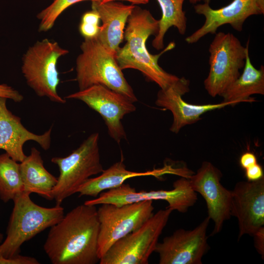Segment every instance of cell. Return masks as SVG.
<instances>
[{"mask_svg": "<svg viewBox=\"0 0 264 264\" xmlns=\"http://www.w3.org/2000/svg\"><path fill=\"white\" fill-rule=\"evenodd\" d=\"M99 228L96 205H78L50 227L44 251L53 264H97Z\"/></svg>", "mask_w": 264, "mask_h": 264, "instance_id": "1", "label": "cell"}, {"mask_svg": "<svg viewBox=\"0 0 264 264\" xmlns=\"http://www.w3.org/2000/svg\"><path fill=\"white\" fill-rule=\"evenodd\" d=\"M127 22L124 33L126 43L120 47L115 56L122 70H138L148 80L155 83L163 90L176 87L187 80L167 72L158 64L162 54L175 48L174 42L170 43L159 54L153 55L148 51L146 41L150 36H156L159 30V21L150 11L135 5Z\"/></svg>", "mask_w": 264, "mask_h": 264, "instance_id": "2", "label": "cell"}, {"mask_svg": "<svg viewBox=\"0 0 264 264\" xmlns=\"http://www.w3.org/2000/svg\"><path fill=\"white\" fill-rule=\"evenodd\" d=\"M30 195L23 191L13 199L6 237L0 244V255L6 258L19 254L24 242L58 223L65 215L61 204L43 207L34 202Z\"/></svg>", "mask_w": 264, "mask_h": 264, "instance_id": "3", "label": "cell"}, {"mask_svg": "<svg viewBox=\"0 0 264 264\" xmlns=\"http://www.w3.org/2000/svg\"><path fill=\"white\" fill-rule=\"evenodd\" d=\"M80 48L82 53L76 62V80L80 90L101 85L122 94L133 103L137 101L115 56L97 37L84 39Z\"/></svg>", "mask_w": 264, "mask_h": 264, "instance_id": "4", "label": "cell"}, {"mask_svg": "<svg viewBox=\"0 0 264 264\" xmlns=\"http://www.w3.org/2000/svg\"><path fill=\"white\" fill-rule=\"evenodd\" d=\"M98 132L90 134L80 146L67 156L54 157L51 161L59 170L57 182L52 191L56 204L77 192L90 176L104 170L100 161Z\"/></svg>", "mask_w": 264, "mask_h": 264, "instance_id": "5", "label": "cell"}, {"mask_svg": "<svg viewBox=\"0 0 264 264\" xmlns=\"http://www.w3.org/2000/svg\"><path fill=\"white\" fill-rule=\"evenodd\" d=\"M69 51L56 42L47 39L37 41L23 55L22 72L28 85L40 97L64 104L65 99L58 93L60 83L57 63Z\"/></svg>", "mask_w": 264, "mask_h": 264, "instance_id": "6", "label": "cell"}, {"mask_svg": "<svg viewBox=\"0 0 264 264\" xmlns=\"http://www.w3.org/2000/svg\"><path fill=\"white\" fill-rule=\"evenodd\" d=\"M249 43L248 40L244 47L232 33L215 34L209 48V72L204 81L205 89L210 96H220L239 77L245 64Z\"/></svg>", "mask_w": 264, "mask_h": 264, "instance_id": "7", "label": "cell"}, {"mask_svg": "<svg viewBox=\"0 0 264 264\" xmlns=\"http://www.w3.org/2000/svg\"><path fill=\"white\" fill-rule=\"evenodd\" d=\"M172 210L154 214L140 228L113 243L100 258V264H147Z\"/></svg>", "mask_w": 264, "mask_h": 264, "instance_id": "8", "label": "cell"}, {"mask_svg": "<svg viewBox=\"0 0 264 264\" xmlns=\"http://www.w3.org/2000/svg\"><path fill=\"white\" fill-rule=\"evenodd\" d=\"M153 200L122 205L102 204L97 209L100 258L116 241L140 228L153 214Z\"/></svg>", "mask_w": 264, "mask_h": 264, "instance_id": "9", "label": "cell"}, {"mask_svg": "<svg viewBox=\"0 0 264 264\" xmlns=\"http://www.w3.org/2000/svg\"><path fill=\"white\" fill-rule=\"evenodd\" d=\"M65 98L82 101L98 112L105 122L109 135L118 144L126 138L121 120L125 115L134 111L136 107L125 95L104 86L94 85Z\"/></svg>", "mask_w": 264, "mask_h": 264, "instance_id": "10", "label": "cell"}, {"mask_svg": "<svg viewBox=\"0 0 264 264\" xmlns=\"http://www.w3.org/2000/svg\"><path fill=\"white\" fill-rule=\"evenodd\" d=\"M171 190H156L137 192L129 184L121 185L101 193L96 198L86 201L87 205H96L113 204L122 205L145 200H163L169 204L168 208L172 211L185 212L190 206L193 193L189 184L185 180L178 179L173 183Z\"/></svg>", "mask_w": 264, "mask_h": 264, "instance_id": "11", "label": "cell"}, {"mask_svg": "<svg viewBox=\"0 0 264 264\" xmlns=\"http://www.w3.org/2000/svg\"><path fill=\"white\" fill-rule=\"evenodd\" d=\"M210 219L207 217L194 229H179L158 242L155 251L160 264H201L208 251L207 229Z\"/></svg>", "mask_w": 264, "mask_h": 264, "instance_id": "12", "label": "cell"}, {"mask_svg": "<svg viewBox=\"0 0 264 264\" xmlns=\"http://www.w3.org/2000/svg\"><path fill=\"white\" fill-rule=\"evenodd\" d=\"M222 174L208 161H204L195 175L189 178L191 188L206 201L208 217L214 223L212 235L221 230L225 221L231 217V191L220 183Z\"/></svg>", "mask_w": 264, "mask_h": 264, "instance_id": "13", "label": "cell"}, {"mask_svg": "<svg viewBox=\"0 0 264 264\" xmlns=\"http://www.w3.org/2000/svg\"><path fill=\"white\" fill-rule=\"evenodd\" d=\"M195 12L205 19L199 28L187 37L189 44L198 42L208 34L216 33L218 29L226 24L237 31H242L245 20L252 15L264 14V0H233L219 9H213L208 3H198L194 6Z\"/></svg>", "mask_w": 264, "mask_h": 264, "instance_id": "14", "label": "cell"}, {"mask_svg": "<svg viewBox=\"0 0 264 264\" xmlns=\"http://www.w3.org/2000/svg\"><path fill=\"white\" fill-rule=\"evenodd\" d=\"M231 216L239 226L238 240L252 236L264 225V177L255 181H239L231 191Z\"/></svg>", "mask_w": 264, "mask_h": 264, "instance_id": "15", "label": "cell"}, {"mask_svg": "<svg viewBox=\"0 0 264 264\" xmlns=\"http://www.w3.org/2000/svg\"><path fill=\"white\" fill-rule=\"evenodd\" d=\"M7 99L0 97V149L4 150L15 161L21 162L26 157L23 150L29 140L37 142L42 149H49L52 128L39 135L27 130L21 118L13 114L6 106Z\"/></svg>", "mask_w": 264, "mask_h": 264, "instance_id": "16", "label": "cell"}, {"mask_svg": "<svg viewBox=\"0 0 264 264\" xmlns=\"http://www.w3.org/2000/svg\"><path fill=\"white\" fill-rule=\"evenodd\" d=\"M190 81L166 89H160L157 93L155 104L170 110L173 115V122L170 131L178 133L183 127L199 121L201 116L209 111L220 109L228 106L235 105L231 102L219 104L195 105L186 102L182 96L189 91Z\"/></svg>", "mask_w": 264, "mask_h": 264, "instance_id": "17", "label": "cell"}, {"mask_svg": "<svg viewBox=\"0 0 264 264\" xmlns=\"http://www.w3.org/2000/svg\"><path fill=\"white\" fill-rule=\"evenodd\" d=\"M134 6L117 1L91 2V9L97 12L102 22L97 39L114 56L123 41L126 23Z\"/></svg>", "mask_w": 264, "mask_h": 264, "instance_id": "18", "label": "cell"}, {"mask_svg": "<svg viewBox=\"0 0 264 264\" xmlns=\"http://www.w3.org/2000/svg\"><path fill=\"white\" fill-rule=\"evenodd\" d=\"M166 174H174V168L170 165L161 169H154L143 172H133L127 170L123 160L114 163L96 177L89 178L78 189L79 197H97L102 192L115 188L124 183L128 179L143 176H160Z\"/></svg>", "mask_w": 264, "mask_h": 264, "instance_id": "19", "label": "cell"}, {"mask_svg": "<svg viewBox=\"0 0 264 264\" xmlns=\"http://www.w3.org/2000/svg\"><path fill=\"white\" fill-rule=\"evenodd\" d=\"M20 169L24 191L36 193L47 200L53 199L52 191L57 177L44 168L39 151L32 147L30 154L20 162Z\"/></svg>", "mask_w": 264, "mask_h": 264, "instance_id": "20", "label": "cell"}, {"mask_svg": "<svg viewBox=\"0 0 264 264\" xmlns=\"http://www.w3.org/2000/svg\"><path fill=\"white\" fill-rule=\"evenodd\" d=\"M242 74L229 85L220 94L223 102L235 105L242 102L255 101L253 94H264V66L257 69L252 65L249 51L246 53Z\"/></svg>", "mask_w": 264, "mask_h": 264, "instance_id": "21", "label": "cell"}, {"mask_svg": "<svg viewBox=\"0 0 264 264\" xmlns=\"http://www.w3.org/2000/svg\"><path fill=\"white\" fill-rule=\"evenodd\" d=\"M185 0H157L162 11L159 21V30L152 42L153 46L157 50L164 48V38L166 32L172 26L179 33L184 35L187 28V18L183 9Z\"/></svg>", "mask_w": 264, "mask_h": 264, "instance_id": "22", "label": "cell"}, {"mask_svg": "<svg viewBox=\"0 0 264 264\" xmlns=\"http://www.w3.org/2000/svg\"><path fill=\"white\" fill-rule=\"evenodd\" d=\"M24 191L20 163L5 153L0 154V198L6 203Z\"/></svg>", "mask_w": 264, "mask_h": 264, "instance_id": "23", "label": "cell"}, {"mask_svg": "<svg viewBox=\"0 0 264 264\" xmlns=\"http://www.w3.org/2000/svg\"><path fill=\"white\" fill-rule=\"evenodd\" d=\"M85 0L102 3L103 0H54L37 16L40 21L39 30L45 32L51 29L59 16L67 8L73 4Z\"/></svg>", "mask_w": 264, "mask_h": 264, "instance_id": "24", "label": "cell"}, {"mask_svg": "<svg viewBox=\"0 0 264 264\" xmlns=\"http://www.w3.org/2000/svg\"><path fill=\"white\" fill-rule=\"evenodd\" d=\"M100 21L99 15L93 9L84 13L79 25V31L84 39L97 37L100 29Z\"/></svg>", "mask_w": 264, "mask_h": 264, "instance_id": "25", "label": "cell"}, {"mask_svg": "<svg viewBox=\"0 0 264 264\" xmlns=\"http://www.w3.org/2000/svg\"><path fill=\"white\" fill-rule=\"evenodd\" d=\"M35 258L18 254L11 258H6L0 255V264H39Z\"/></svg>", "mask_w": 264, "mask_h": 264, "instance_id": "26", "label": "cell"}, {"mask_svg": "<svg viewBox=\"0 0 264 264\" xmlns=\"http://www.w3.org/2000/svg\"><path fill=\"white\" fill-rule=\"evenodd\" d=\"M0 97L11 99L15 102H21L23 99L18 91L6 84L0 85Z\"/></svg>", "mask_w": 264, "mask_h": 264, "instance_id": "27", "label": "cell"}, {"mask_svg": "<svg viewBox=\"0 0 264 264\" xmlns=\"http://www.w3.org/2000/svg\"><path fill=\"white\" fill-rule=\"evenodd\" d=\"M245 176L249 181H255L264 177L263 168L258 163L246 169Z\"/></svg>", "mask_w": 264, "mask_h": 264, "instance_id": "28", "label": "cell"}, {"mask_svg": "<svg viewBox=\"0 0 264 264\" xmlns=\"http://www.w3.org/2000/svg\"><path fill=\"white\" fill-rule=\"evenodd\" d=\"M254 246L264 259V226L260 228L252 236Z\"/></svg>", "mask_w": 264, "mask_h": 264, "instance_id": "29", "label": "cell"}, {"mask_svg": "<svg viewBox=\"0 0 264 264\" xmlns=\"http://www.w3.org/2000/svg\"><path fill=\"white\" fill-rule=\"evenodd\" d=\"M257 163L258 161L256 155L250 152L243 153L240 159V165L244 170Z\"/></svg>", "mask_w": 264, "mask_h": 264, "instance_id": "30", "label": "cell"}, {"mask_svg": "<svg viewBox=\"0 0 264 264\" xmlns=\"http://www.w3.org/2000/svg\"><path fill=\"white\" fill-rule=\"evenodd\" d=\"M118 0H125L128 1L132 3L133 5L143 4L148 3L149 0H103L102 3H105L111 1H118Z\"/></svg>", "mask_w": 264, "mask_h": 264, "instance_id": "31", "label": "cell"}, {"mask_svg": "<svg viewBox=\"0 0 264 264\" xmlns=\"http://www.w3.org/2000/svg\"><path fill=\"white\" fill-rule=\"evenodd\" d=\"M190 3L197 4L198 2H203V3L209 4L211 0H189Z\"/></svg>", "mask_w": 264, "mask_h": 264, "instance_id": "32", "label": "cell"}, {"mask_svg": "<svg viewBox=\"0 0 264 264\" xmlns=\"http://www.w3.org/2000/svg\"><path fill=\"white\" fill-rule=\"evenodd\" d=\"M3 239V235L2 234L0 233V244L2 242Z\"/></svg>", "mask_w": 264, "mask_h": 264, "instance_id": "33", "label": "cell"}]
</instances>
